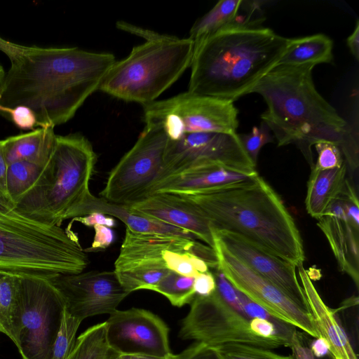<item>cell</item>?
<instances>
[{
	"label": "cell",
	"mask_w": 359,
	"mask_h": 359,
	"mask_svg": "<svg viewBox=\"0 0 359 359\" xmlns=\"http://www.w3.org/2000/svg\"><path fill=\"white\" fill-rule=\"evenodd\" d=\"M0 106L23 105L39 127H55L74 117L116 62L113 54L77 47L26 46L10 60Z\"/></svg>",
	"instance_id": "cell-1"
},
{
	"label": "cell",
	"mask_w": 359,
	"mask_h": 359,
	"mask_svg": "<svg viewBox=\"0 0 359 359\" xmlns=\"http://www.w3.org/2000/svg\"><path fill=\"white\" fill-rule=\"evenodd\" d=\"M194 203L218 229L236 233L294 264L305 259L303 241L282 199L259 174L190 195Z\"/></svg>",
	"instance_id": "cell-2"
},
{
	"label": "cell",
	"mask_w": 359,
	"mask_h": 359,
	"mask_svg": "<svg viewBox=\"0 0 359 359\" xmlns=\"http://www.w3.org/2000/svg\"><path fill=\"white\" fill-rule=\"evenodd\" d=\"M289 41L260 25H229L194 46L187 91L234 102L278 64Z\"/></svg>",
	"instance_id": "cell-3"
},
{
	"label": "cell",
	"mask_w": 359,
	"mask_h": 359,
	"mask_svg": "<svg viewBox=\"0 0 359 359\" xmlns=\"http://www.w3.org/2000/svg\"><path fill=\"white\" fill-rule=\"evenodd\" d=\"M314 65H276L252 88L267 108L261 118L278 146L295 144L313 165L312 146L327 141L342 145L348 123L318 93Z\"/></svg>",
	"instance_id": "cell-4"
},
{
	"label": "cell",
	"mask_w": 359,
	"mask_h": 359,
	"mask_svg": "<svg viewBox=\"0 0 359 359\" xmlns=\"http://www.w3.org/2000/svg\"><path fill=\"white\" fill-rule=\"evenodd\" d=\"M96 160L85 137L56 135L48 161L16 209L39 222L60 227L65 219L86 215L95 196L89 182Z\"/></svg>",
	"instance_id": "cell-5"
},
{
	"label": "cell",
	"mask_w": 359,
	"mask_h": 359,
	"mask_svg": "<svg viewBox=\"0 0 359 359\" xmlns=\"http://www.w3.org/2000/svg\"><path fill=\"white\" fill-rule=\"evenodd\" d=\"M88 264L71 230L34 220L0 199V271L50 279L81 273Z\"/></svg>",
	"instance_id": "cell-6"
},
{
	"label": "cell",
	"mask_w": 359,
	"mask_h": 359,
	"mask_svg": "<svg viewBox=\"0 0 359 359\" xmlns=\"http://www.w3.org/2000/svg\"><path fill=\"white\" fill-rule=\"evenodd\" d=\"M194 50L189 38L161 34L116 61L98 90L124 101L150 104L191 66Z\"/></svg>",
	"instance_id": "cell-7"
},
{
	"label": "cell",
	"mask_w": 359,
	"mask_h": 359,
	"mask_svg": "<svg viewBox=\"0 0 359 359\" xmlns=\"http://www.w3.org/2000/svg\"><path fill=\"white\" fill-rule=\"evenodd\" d=\"M145 126L162 129L170 140L191 133H236L233 102L185 92L143 106Z\"/></svg>",
	"instance_id": "cell-8"
},
{
	"label": "cell",
	"mask_w": 359,
	"mask_h": 359,
	"mask_svg": "<svg viewBox=\"0 0 359 359\" xmlns=\"http://www.w3.org/2000/svg\"><path fill=\"white\" fill-rule=\"evenodd\" d=\"M250 320L230 306L215 290L208 296H195L179 335L212 348L231 344L268 349L290 347L291 342L285 338H266L254 333Z\"/></svg>",
	"instance_id": "cell-9"
},
{
	"label": "cell",
	"mask_w": 359,
	"mask_h": 359,
	"mask_svg": "<svg viewBox=\"0 0 359 359\" xmlns=\"http://www.w3.org/2000/svg\"><path fill=\"white\" fill-rule=\"evenodd\" d=\"M20 330L16 346L22 359H52L65 308L50 278L20 276Z\"/></svg>",
	"instance_id": "cell-10"
},
{
	"label": "cell",
	"mask_w": 359,
	"mask_h": 359,
	"mask_svg": "<svg viewBox=\"0 0 359 359\" xmlns=\"http://www.w3.org/2000/svg\"><path fill=\"white\" fill-rule=\"evenodd\" d=\"M168 139L162 129L145 126L135 144L109 173L100 192L103 199L130 206L147 198L163 172Z\"/></svg>",
	"instance_id": "cell-11"
},
{
	"label": "cell",
	"mask_w": 359,
	"mask_h": 359,
	"mask_svg": "<svg viewBox=\"0 0 359 359\" xmlns=\"http://www.w3.org/2000/svg\"><path fill=\"white\" fill-rule=\"evenodd\" d=\"M204 165H219L245 174L257 172L256 165L246 153L236 133H191L177 140L168 139L163 170L158 181Z\"/></svg>",
	"instance_id": "cell-12"
},
{
	"label": "cell",
	"mask_w": 359,
	"mask_h": 359,
	"mask_svg": "<svg viewBox=\"0 0 359 359\" xmlns=\"http://www.w3.org/2000/svg\"><path fill=\"white\" fill-rule=\"evenodd\" d=\"M217 269L230 283L276 318L314 338L320 337L308 310L271 281L255 273L214 238Z\"/></svg>",
	"instance_id": "cell-13"
},
{
	"label": "cell",
	"mask_w": 359,
	"mask_h": 359,
	"mask_svg": "<svg viewBox=\"0 0 359 359\" xmlns=\"http://www.w3.org/2000/svg\"><path fill=\"white\" fill-rule=\"evenodd\" d=\"M105 322L108 344L119 355L167 357L172 354L168 326L149 311L116 309Z\"/></svg>",
	"instance_id": "cell-14"
},
{
	"label": "cell",
	"mask_w": 359,
	"mask_h": 359,
	"mask_svg": "<svg viewBox=\"0 0 359 359\" xmlns=\"http://www.w3.org/2000/svg\"><path fill=\"white\" fill-rule=\"evenodd\" d=\"M50 280L62 294L66 311L81 321L96 315H110L129 294L114 271L60 274Z\"/></svg>",
	"instance_id": "cell-15"
},
{
	"label": "cell",
	"mask_w": 359,
	"mask_h": 359,
	"mask_svg": "<svg viewBox=\"0 0 359 359\" xmlns=\"http://www.w3.org/2000/svg\"><path fill=\"white\" fill-rule=\"evenodd\" d=\"M211 231L213 238L233 256L306 309L294 264L259 248L236 233L215 229L212 226Z\"/></svg>",
	"instance_id": "cell-16"
},
{
	"label": "cell",
	"mask_w": 359,
	"mask_h": 359,
	"mask_svg": "<svg viewBox=\"0 0 359 359\" xmlns=\"http://www.w3.org/2000/svg\"><path fill=\"white\" fill-rule=\"evenodd\" d=\"M123 207L131 213L184 229L214 248L209 220L194 203L180 195L154 194L140 202Z\"/></svg>",
	"instance_id": "cell-17"
},
{
	"label": "cell",
	"mask_w": 359,
	"mask_h": 359,
	"mask_svg": "<svg viewBox=\"0 0 359 359\" xmlns=\"http://www.w3.org/2000/svg\"><path fill=\"white\" fill-rule=\"evenodd\" d=\"M318 220V225L325 235L340 270L347 273L358 288L359 224L347 217L341 196Z\"/></svg>",
	"instance_id": "cell-18"
},
{
	"label": "cell",
	"mask_w": 359,
	"mask_h": 359,
	"mask_svg": "<svg viewBox=\"0 0 359 359\" xmlns=\"http://www.w3.org/2000/svg\"><path fill=\"white\" fill-rule=\"evenodd\" d=\"M297 269L306 309L312 317L320 337H323L328 343L329 353L333 359H358L347 334L339 323L334 311L323 302L309 272L303 265Z\"/></svg>",
	"instance_id": "cell-19"
},
{
	"label": "cell",
	"mask_w": 359,
	"mask_h": 359,
	"mask_svg": "<svg viewBox=\"0 0 359 359\" xmlns=\"http://www.w3.org/2000/svg\"><path fill=\"white\" fill-rule=\"evenodd\" d=\"M255 174L239 172L219 165L195 166L159 180L152 187L149 196L158 193L194 194L243 180Z\"/></svg>",
	"instance_id": "cell-20"
},
{
	"label": "cell",
	"mask_w": 359,
	"mask_h": 359,
	"mask_svg": "<svg viewBox=\"0 0 359 359\" xmlns=\"http://www.w3.org/2000/svg\"><path fill=\"white\" fill-rule=\"evenodd\" d=\"M196 241L171 235L145 233L126 227V235L114 266H123L163 259L164 251L190 252Z\"/></svg>",
	"instance_id": "cell-21"
},
{
	"label": "cell",
	"mask_w": 359,
	"mask_h": 359,
	"mask_svg": "<svg viewBox=\"0 0 359 359\" xmlns=\"http://www.w3.org/2000/svg\"><path fill=\"white\" fill-rule=\"evenodd\" d=\"M347 165L328 170H312L307 184L305 206L307 212L317 219L323 217L330 205L342 194Z\"/></svg>",
	"instance_id": "cell-22"
},
{
	"label": "cell",
	"mask_w": 359,
	"mask_h": 359,
	"mask_svg": "<svg viewBox=\"0 0 359 359\" xmlns=\"http://www.w3.org/2000/svg\"><path fill=\"white\" fill-rule=\"evenodd\" d=\"M55 137L53 127H39L3 140L8 165L27 161L43 166L52 153Z\"/></svg>",
	"instance_id": "cell-23"
},
{
	"label": "cell",
	"mask_w": 359,
	"mask_h": 359,
	"mask_svg": "<svg viewBox=\"0 0 359 359\" xmlns=\"http://www.w3.org/2000/svg\"><path fill=\"white\" fill-rule=\"evenodd\" d=\"M243 0H222L191 27L189 38L194 46L231 24L255 25L250 14H240Z\"/></svg>",
	"instance_id": "cell-24"
},
{
	"label": "cell",
	"mask_w": 359,
	"mask_h": 359,
	"mask_svg": "<svg viewBox=\"0 0 359 359\" xmlns=\"http://www.w3.org/2000/svg\"><path fill=\"white\" fill-rule=\"evenodd\" d=\"M93 212L114 216L125 223L127 228L135 232L171 235L189 239L194 237V235L184 229L152 218L131 213L123 206L116 205L95 196L89 204L87 215Z\"/></svg>",
	"instance_id": "cell-25"
},
{
	"label": "cell",
	"mask_w": 359,
	"mask_h": 359,
	"mask_svg": "<svg viewBox=\"0 0 359 359\" xmlns=\"http://www.w3.org/2000/svg\"><path fill=\"white\" fill-rule=\"evenodd\" d=\"M332 49V40L323 34L290 39L287 50L277 65L316 66L330 63L333 60Z\"/></svg>",
	"instance_id": "cell-26"
},
{
	"label": "cell",
	"mask_w": 359,
	"mask_h": 359,
	"mask_svg": "<svg viewBox=\"0 0 359 359\" xmlns=\"http://www.w3.org/2000/svg\"><path fill=\"white\" fill-rule=\"evenodd\" d=\"M20 276L0 271V332L15 346L20 330Z\"/></svg>",
	"instance_id": "cell-27"
},
{
	"label": "cell",
	"mask_w": 359,
	"mask_h": 359,
	"mask_svg": "<svg viewBox=\"0 0 359 359\" xmlns=\"http://www.w3.org/2000/svg\"><path fill=\"white\" fill-rule=\"evenodd\" d=\"M170 271L163 259L138 262L114 269L121 286L129 294L138 290H151Z\"/></svg>",
	"instance_id": "cell-28"
},
{
	"label": "cell",
	"mask_w": 359,
	"mask_h": 359,
	"mask_svg": "<svg viewBox=\"0 0 359 359\" xmlns=\"http://www.w3.org/2000/svg\"><path fill=\"white\" fill-rule=\"evenodd\" d=\"M118 355L108 344L104 322L91 326L80 334L66 359H113Z\"/></svg>",
	"instance_id": "cell-29"
},
{
	"label": "cell",
	"mask_w": 359,
	"mask_h": 359,
	"mask_svg": "<svg viewBox=\"0 0 359 359\" xmlns=\"http://www.w3.org/2000/svg\"><path fill=\"white\" fill-rule=\"evenodd\" d=\"M43 166L27 161L13 163L8 166L6 188L10 202L15 205L36 180Z\"/></svg>",
	"instance_id": "cell-30"
},
{
	"label": "cell",
	"mask_w": 359,
	"mask_h": 359,
	"mask_svg": "<svg viewBox=\"0 0 359 359\" xmlns=\"http://www.w3.org/2000/svg\"><path fill=\"white\" fill-rule=\"evenodd\" d=\"M194 278L170 271L151 290L165 296L173 306L182 307L191 304L196 296Z\"/></svg>",
	"instance_id": "cell-31"
},
{
	"label": "cell",
	"mask_w": 359,
	"mask_h": 359,
	"mask_svg": "<svg viewBox=\"0 0 359 359\" xmlns=\"http://www.w3.org/2000/svg\"><path fill=\"white\" fill-rule=\"evenodd\" d=\"M163 259L169 270L185 276L196 277L209 271L206 262L190 252L164 251Z\"/></svg>",
	"instance_id": "cell-32"
},
{
	"label": "cell",
	"mask_w": 359,
	"mask_h": 359,
	"mask_svg": "<svg viewBox=\"0 0 359 359\" xmlns=\"http://www.w3.org/2000/svg\"><path fill=\"white\" fill-rule=\"evenodd\" d=\"M212 348L219 359H293L291 355H281L272 349L244 344H225Z\"/></svg>",
	"instance_id": "cell-33"
},
{
	"label": "cell",
	"mask_w": 359,
	"mask_h": 359,
	"mask_svg": "<svg viewBox=\"0 0 359 359\" xmlns=\"http://www.w3.org/2000/svg\"><path fill=\"white\" fill-rule=\"evenodd\" d=\"M82 321L71 315L63 313L60 327L53 346L52 359H66L76 343V334Z\"/></svg>",
	"instance_id": "cell-34"
},
{
	"label": "cell",
	"mask_w": 359,
	"mask_h": 359,
	"mask_svg": "<svg viewBox=\"0 0 359 359\" xmlns=\"http://www.w3.org/2000/svg\"><path fill=\"white\" fill-rule=\"evenodd\" d=\"M237 294L244 313L249 319L257 318L272 323L276 326L279 334L291 341L293 336L297 332L295 327L276 318L238 290H237Z\"/></svg>",
	"instance_id": "cell-35"
},
{
	"label": "cell",
	"mask_w": 359,
	"mask_h": 359,
	"mask_svg": "<svg viewBox=\"0 0 359 359\" xmlns=\"http://www.w3.org/2000/svg\"><path fill=\"white\" fill-rule=\"evenodd\" d=\"M238 135L244 149L255 165L263 146L273 142L271 131L263 121L259 126L252 127L250 133Z\"/></svg>",
	"instance_id": "cell-36"
},
{
	"label": "cell",
	"mask_w": 359,
	"mask_h": 359,
	"mask_svg": "<svg viewBox=\"0 0 359 359\" xmlns=\"http://www.w3.org/2000/svg\"><path fill=\"white\" fill-rule=\"evenodd\" d=\"M318 154L316 163L311 167L328 170L341 167L344 161L340 147L331 142L322 141L314 144Z\"/></svg>",
	"instance_id": "cell-37"
},
{
	"label": "cell",
	"mask_w": 359,
	"mask_h": 359,
	"mask_svg": "<svg viewBox=\"0 0 359 359\" xmlns=\"http://www.w3.org/2000/svg\"><path fill=\"white\" fill-rule=\"evenodd\" d=\"M214 272L212 273L215 279L216 290L230 306L243 316L248 318L239 300L237 290L230 283L217 267L214 269Z\"/></svg>",
	"instance_id": "cell-38"
},
{
	"label": "cell",
	"mask_w": 359,
	"mask_h": 359,
	"mask_svg": "<svg viewBox=\"0 0 359 359\" xmlns=\"http://www.w3.org/2000/svg\"><path fill=\"white\" fill-rule=\"evenodd\" d=\"M0 111L8 114L20 129L33 130L35 126H38L34 111L26 106L18 105L12 108L0 106Z\"/></svg>",
	"instance_id": "cell-39"
},
{
	"label": "cell",
	"mask_w": 359,
	"mask_h": 359,
	"mask_svg": "<svg viewBox=\"0 0 359 359\" xmlns=\"http://www.w3.org/2000/svg\"><path fill=\"white\" fill-rule=\"evenodd\" d=\"M194 290L196 295L208 296L216 290V283L213 273L208 271L200 273L194 278Z\"/></svg>",
	"instance_id": "cell-40"
},
{
	"label": "cell",
	"mask_w": 359,
	"mask_h": 359,
	"mask_svg": "<svg viewBox=\"0 0 359 359\" xmlns=\"http://www.w3.org/2000/svg\"><path fill=\"white\" fill-rule=\"evenodd\" d=\"M93 228L95 229L94 239L90 248L86 251L104 250L108 248L114 238L111 229L102 225H95Z\"/></svg>",
	"instance_id": "cell-41"
},
{
	"label": "cell",
	"mask_w": 359,
	"mask_h": 359,
	"mask_svg": "<svg viewBox=\"0 0 359 359\" xmlns=\"http://www.w3.org/2000/svg\"><path fill=\"white\" fill-rule=\"evenodd\" d=\"M206 346L204 344L195 342L180 353L177 355L172 354L167 357L126 355H120V356L121 359H191Z\"/></svg>",
	"instance_id": "cell-42"
},
{
	"label": "cell",
	"mask_w": 359,
	"mask_h": 359,
	"mask_svg": "<svg viewBox=\"0 0 359 359\" xmlns=\"http://www.w3.org/2000/svg\"><path fill=\"white\" fill-rule=\"evenodd\" d=\"M250 326L253 332L259 336L266 338L273 337L285 338L279 334L276 326L266 320L257 318H251L250 320Z\"/></svg>",
	"instance_id": "cell-43"
},
{
	"label": "cell",
	"mask_w": 359,
	"mask_h": 359,
	"mask_svg": "<svg viewBox=\"0 0 359 359\" xmlns=\"http://www.w3.org/2000/svg\"><path fill=\"white\" fill-rule=\"evenodd\" d=\"M72 220L79 222L87 226L102 225L111 228L116 224L115 220L112 217H107V215L99 212H93L84 216L75 217Z\"/></svg>",
	"instance_id": "cell-44"
},
{
	"label": "cell",
	"mask_w": 359,
	"mask_h": 359,
	"mask_svg": "<svg viewBox=\"0 0 359 359\" xmlns=\"http://www.w3.org/2000/svg\"><path fill=\"white\" fill-rule=\"evenodd\" d=\"M8 166L4 152V140H0V199L11 203L8 198L6 188Z\"/></svg>",
	"instance_id": "cell-45"
},
{
	"label": "cell",
	"mask_w": 359,
	"mask_h": 359,
	"mask_svg": "<svg viewBox=\"0 0 359 359\" xmlns=\"http://www.w3.org/2000/svg\"><path fill=\"white\" fill-rule=\"evenodd\" d=\"M290 348L296 359H315L310 348L305 346L297 332L291 340Z\"/></svg>",
	"instance_id": "cell-46"
},
{
	"label": "cell",
	"mask_w": 359,
	"mask_h": 359,
	"mask_svg": "<svg viewBox=\"0 0 359 359\" xmlns=\"http://www.w3.org/2000/svg\"><path fill=\"white\" fill-rule=\"evenodd\" d=\"M25 48V46L11 42L0 36V51L6 54L9 60L20 54Z\"/></svg>",
	"instance_id": "cell-47"
},
{
	"label": "cell",
	"mask_w": 359,
	"mask_h": 359,
	"mask_svg": "<svg viewBox=\"0 0 359 359\" xmlns=\"http://www.w3.org/2000/svg\"><path fill=\"white\" fill-rule=\"evenodd\" d=\"M117 25L121 29L130 32L131 33H135L136 34L144 37L145 39H147V41L158 38L161 35L158 33L151 32L149 30L142 29L141 28L134 27L132 25H130L126 22H119L117 24Z\"/></svg>",
	"instance_id": "cell-48"
},
{
	"label": "cell",
	"mask_w": 359,
	"mask_h": 359,
	"mask_svg": "<svg viewBox=\"0 0 359 359\" xmlns=\"http://www.w3.org/2000/svg\"><path fill=\"white\" fill-rule=\"evenodd\" d=\"M347 46L353 57L359 60V20L355 24V29L346 39Z\"/></svg>",
	"instance_id": "cell-49"
},
{
	"label": "cell",
	"mask_w": 359,
	"mask_h": 359,
	"mask_svg": "<svg viewBox=\"0 0 359 359\" xmlns=\"http://www.w3.org/2000/svg\"><path fill=\"white\" fill-rule=\"evenodd\" d=\"M311 350L314 356L322 358L329 353V344L323 337L316 338L311 344Z\"/></svg>",
	"instance_id": "cell-50"
},
{
	"label": "cell",
	"mask_w": 359,
	"mask_h": 359,
	"mask_svg": "<svg viewBox=\"0 0 359 359\" xmlns=\"http://www.w3.org/2000/svg\"><path fill=\"white\" fill-rule=\"evenodd\" d=\"M191 359H219V358L212 348L206 346Z\"/></svg>",
	"instance_id": "cell-51"
},
{
	"label": "cell",
	"mask_w": 359,
	"mask_h": 359,
	"mask_svg": "<svg viewBox=\"0 0 359 359\" xmlns=\"http://www.w3.org/2000/svg\"><path fill=\"white\" fill-rule=\"evenodd\" d=\"M6 77V72L2 67V65L0 64V90H1L4 80Z\"/></svg>",
	"instance_id": "cell-52"
},
{
	"label": "cell",
	"mask_w": 359,
	"mask_h": 359,
	"mask_svg": "<svg viewBox=\"0 0 359 359\" xmlns=\"http://www.w3.org/2000/svg\"><path fill=\"white\" fill-rule=\"evenodd\" d=\"M113 359H121V356H120V355H118V356H117V357H116V358H113Z\"/></svg>",
	"instance_id": "cell-53"
},
{
	"label": "cell",
	"mask_w": 359,
	"mask_h": 359,
	"mask_svg": "<svg viewBox=\"0 0 359 359\" xmlns=\"http://www.w3.org/2000/svg\"><path fill=\"white\" fill-rule=\"evenodd\" d=\"M315 359H323V358H315Z\"/></svg>",
	"instance_id": "cell-54"
}]
</instances>
